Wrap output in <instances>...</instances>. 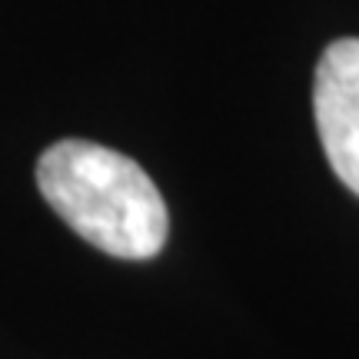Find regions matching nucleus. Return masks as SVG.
Segmentation results:
<instances>
[{
    "mask_svg": "<svg viewBox=\"0 0 359 359\" xmlns=\"http://www.w3.org/2000/svg\"><path fill=\"white\" fill-rule=\"evenodd\" d=\"M37 187L53 213L107 257L150 259L167 243L163 193L137 160L110 147L53 143L37 160Z\"/></svg>",
    "mask_w": 359,
    "mask_h": 359,
    "instance_id": "obj_1",
    "label": "nucleus"
},
{
    "mask_svg": "<svg viewBox=\"0 0 359 359\" xmlns=\"http://www.w3.org/2000/svg\"><path fill=\"white\" fill-rule=\"evenodd\" d=\"M313 114L333 173L359 196V37L333 40L313 80Z\"/></svg>",
    "mask_w": 359,
    "mask_h": 359,
    "instance_id": "obj_2",
    "label": "nucleus"
}]
</instances>
